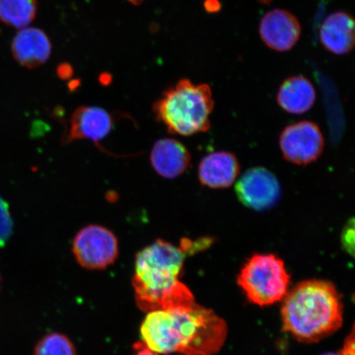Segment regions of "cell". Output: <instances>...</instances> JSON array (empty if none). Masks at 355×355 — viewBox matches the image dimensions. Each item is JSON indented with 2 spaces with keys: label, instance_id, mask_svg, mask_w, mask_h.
<instances>
[{
  "label": "cell",
  "instance_id": "cell-24",
  "mask_svg": "<svg viewBox=\"0 0 355 355\" xmlns=\"http://www.w3.org/2000/svg\"><path fill=\"white\" fill-rule=\"evenodd\" d=\"M322 355H343V354H341L340 353H327V354H323Z\"/></svg>",
  "mask_w": 355,
  "mask_h": 355
},
{
  "label": "cell",
  "instance_id": "cell-17",
  "mask_svg": "<svg viewBox=\"0 0 355 355\" xmlns=\"http://www.w3.org/2000/svg\"><path fill=\"white\" fill-rule=\"evenodd\" d=\"M34 355H77L74 345L60 333L44 336L35 347Z\"/></svg>",
  "mask_w": 355,
  "mask_h": 355
},
{
  "label": "cell",
  "instance_id": "cell-20",
  "mask_svg": "<svg viewBox=\"0 0 355 355\" xmlns=\"http://www.w3.org/2000/svg\"><path fill=\"white\" fill-rule=\"evenodd\" d=\"M354 334L353 330L352 334L345 340L343 349L340 353L343 355H354Z\"/></svg>",
  "mask_w": 355,
  "mask_h": 355
},
{
  "label": "cell",
  "instance_id": "cell-16",
  "mask_svg": "<svg viewBox=\"0 0 355 355\" xmlns=\"http://www.w3.org/2000/svg\"><path fill=\"white\" fill-rule=\"evenodd\" d=\"M37 12V0H0V21L12 28H26Z\"/></svg>",
  "mask_w": 355,
  "mask_h": 355
},
{
  "label": "cell",
  "instance_id": "cell-9",
  "mask_svg": "<svg viewBox=\"0 0 355 355\" xmlns=\"http://www.w3.org/2000/svg\"><path fill=\"white\" fill-rule=\"evenodd\" d=\"M114 124V117L108 111L97 106H81L69 119L64 136V144L82 139L97 143L109 135Z\"/></svg>",
  "mask_w": 355,
  "mask_h": 355
},
{
  "label": "cell",
  "instance_id": "cell-4",
  "mask_svg": "<svg viewBox=\"0 0 355 355\" xmlns=\"http://www.w3.org/2000/svg\"><path fill=\"white\" fill-rule=\"evenodd\" d=\"M214 108L211 89L182 79L163 93L153 105L155 118L174 135L190 136L209 130Z\"/></svg>",
  "mask_w": 355,
  "mask_h": 355
},
{
  "label": "cell",
  "instance_id": "cell-25",
  "mask_svg": "<svg viewBox=\"0 0 355 355\" xmlns=\"http://www.w3.org/2000/svg\"><path fill=\"white\" fill-rule=\"evenodd\" d=\"M260 1H261L263 3H266V2H269L270 0H260Z\"/></svg>",
  "mask_w": 355,
  "mask_h": 355
},
{
  "label": "cell",
  "instance_id": "cell-22",
  "mask_svg": "<svg viewBox=\"0 0 355 355\" xmlns=\"http://www.w3.org/2000/svg\"><path fill=\"white\" fill-rule=\"evenodd\" d=\"M204 7L207 12H216L220 10V3L218 0H206Z\"/></svg>",
  "mask_w": 355,
  "mask_h": 355
},
{
  "label": "cell",
  "instance_id": "cell-18",
  "mask_svg": "<svg viewBox=\"0 0 355 355\" xmlns=\"http://www.w3.org/2000/svg\"><path fill=\"white\" fill-rule=\"evenodd\" d=\"M12 220L8 205L4 200L0 197V248L6 245V243L12 234Z\"/></svg>",
  "mask_w": 355,
  "mask_h": 355
},
{
  "label": "cell",
  "instance_id": "cell-7",
  "mask_svg": "<svg viewBox=\"0 0 355 355\" xmlns=\"http://www.w3.org/2000/svg\"><path fill=\"white\" fill-rule=\"evenodd\" d=\"M279 146L287 161L308 165L320 157L324 139L316 123L301 121L288 126L279 137Z\"/></svg>",
  "mask_w": 355,
  "mask_h": 355
},
{
  "label": "cell",
  "instance_id": "cell-21",
  "mask_svg": "<svg viewBox=\"0 0 355 355\" xmlns=\"http://www.w3.org/2000/svg\"><path fill=\"white\" fill-rule=\"evenodd\" d=\"M133 352H135L132 355H159L146 347L141 341L133 345Z\"/></svg>",
  "mask_w": 355,
  "mask_h": 355
},
{
  "label": "cell",
  "instance_id": "cell-3",
  "mask_svg": "<svg viewBox=\"0 0 355 355\" xmlns=\"http://www.w3.org/2000/svg\"><path fill=\"white\" fill-rule=\"evenodd\" d=\"M282 315L284 331L301 343H318L343 326V304L331 282L309 279L287 293Z\"/></svg>",
  "mask_w": 355,
  "mask_h": 355
},
{
  "label": "cell",
  "instance_id": "cell-15",
  "mask_svg": "<svg viewBox=\"0 0 355 355\" xmlns=\"http://www.w3.org/2000/svg\"><path fill=\"white\" fill-rule=\"evenodd\" d=\"M316 101V91L307 78L294 76L284 81L279 87L277 102L288 113L302 114L313 107Z\"/></svg>",
  "mask_w": 355,
  "mask_h": 355
},
{
  "label": "cell",
  "instance_id": "cell-6",
  "mask_svg": "<svg viewBox=\"0 0 355 355\" xmlns=\"http://www.w3.org/2000/svg\"><path fill=\"white\" fill-rule=\"evenodd\" d=\"M73 254L84 268L105 269L117 259L118 239L112 232L103 226L88 225L74 237Z\"/></svg>",
  "mask_w": 355,
  "mask_h": 355
},
{
  "label": "cell",
  "instance_id": "cell-8",
  "mask_svg": "<svg viewBox=\"0 0 355 355\" xmlns=\"http://www.w3.org/2000/svg\"><path fill=\"white\" fill-rule=\"evenodd\" d=\"M235 192L244 206L255 211H266L278 202L282 189L272 172L256 167L244 173L235 186Z\"/></svg>",
  "mask_w": 355,
  "mask_h": 355
},
{
  "label": "cell",
  "instance_id": "cell-11",
  "mask_svg": "<svg viewBox=\"0 0 355 355\" xmlns=\"http://www.w3.org/2000/svg\"><path fill=\"white\" fill-rule=\"evenodd\" d=\"M51 43L46 33L37 28H25L12 40V52L17 62L28 69H35L49 60Z\"/></svg>",
  "mask_w": 355,
  "mask_h": 355
},
{
  "label": "cell",
  "instance_id": "cell-12",
  "mask_svg": "<svg viewBox=\"0 0 355 355\" xmlns=\"http://www.w3.org/2000/svg\"><path fill=\"white\" fill-rule=\"evenodd\" d=\"M241 171L238 159L232 153L217 152L207 155L200 163L198 177L203 185L211 189L232 186Z\"/></svg>",
  "mask_w": 355,
  "mask_h": 355
},
{
  "label": "cell",
  "instance_id": "cell-13",
  "mask_svg": "<svg viewBox=\"0 0 355 355\" xmlns=\"http://www.w3.org/2000/svg\"><path fill=\"white\" fill-rule=\"evenodd\" d=\"M191 155L187 148L179 141L159 139L150 153V162L155 171L166 179H175L187 171Z\"/></svg>",
  "mask_w": 355,
  "mask_h": 355
},
{
  "label": "cell",
  "instance_id": "cell-2",
  "mask_svg": "<svg viewBox=\"0 0 355 355\" xmlns=\"http://www.w3.org/2000/svg\"><path fill=\"white\" fill-rule=\"evenodd\" d=\"M186 252L183 248L157 239L137 254L132 282L137 306L146 313L195 302L180 281Z\"/></svg>",
  "mask_w": 355,
  "mask_h": 355
},
{
  "label": "cell",
  "instance_id": "cell-19",
  "mask_svg": "<svg viewBox=\"0 0 355 355\" xmlns=\"http://www.w3.org/2000/svg\"><path fill=\"white\" fill-rule=\"evenodd\" d=\"M354 225L352 226L349 225L347 226V228L345 230V232L343 234V243L345 250H347L349 254L354 255Z\"/></svg>",
  "mask_w": 355,
  "mask_h": 355
},
{
  "label": "cell",
  "instance_id": "cell-5",
  "mask_svg": "<svg viewBox=\"0 0 355 355\" xmlns=\"http://www.w3.org/2000/svg\"><path fill=\"white\" fill-rule=\"evenodd\" d=\"M290 279L281 259L274 254H257L244 264L238 283L252 303L268 306L285 298Z\"/></svg>",
  "mask_w": 355,
  "mask_h": 355
},
{
  "label": "cell",
  "instance_id": "cell-23",
  "mask_svg": "<svg viewBox=\"0 0 355 355\" xmlns=\"http://www.w3.org/2000/svg\"><path fill=\"white\" fill-rule=\"evenodd\" d=\"M128 1L135 4V6H139L141 3L144 2V0H128Z\"/></svg>",
  "mask_w": 355,
  "mask_h": 355
},
{
  "label": "cell",
  "instance_id": "cell-10",
  "mask_svg": "<svg viewBox=\"0 0 355 355\" xmlns=\"http://www.w3.org/2000/svg\"><path fill=\"white\" fill-rule=\"evenodd\" d=\"M261 40L272 50L285 52L291 50L299 42L301 26L291 12L272 10L266 12L259 26Z\"/></svg>",
  "mask_w": 355,
  "mask_h": 355
},
{
  "label": "cell",
  "instance_id": "cell-14",
  "mask_svg": "<svg viewBox=\"0 0 355 355\" xmlns=\"http://www.w3.org/2000/svg\"><path fill=\"white\" fill-rule=\"evenodd\" d=\"M322 46L333 54L343 55L352 51L355 42V24L352 15L345 12L331 13L324 20L320 28Z\"/></svg>",
  "mask_w": 355,
  "mask_h": 355
},
{
  "label": "cell",
  "instance_id": "cell-1",
  "mask_svg": "<svg viewBox=\"0 0 355 355\" xmlns=\"http://www.w3.org/2000/svg\"><path fill=\"white\" fill-rule=\"evenodd\" d=\"M141 343L157 354L212 355L227 337L223 319L194 302L148 313L140 327Z\"/></svg>",
  "mask_w": 355,
  "mask_h": 355
}]
</instances>
